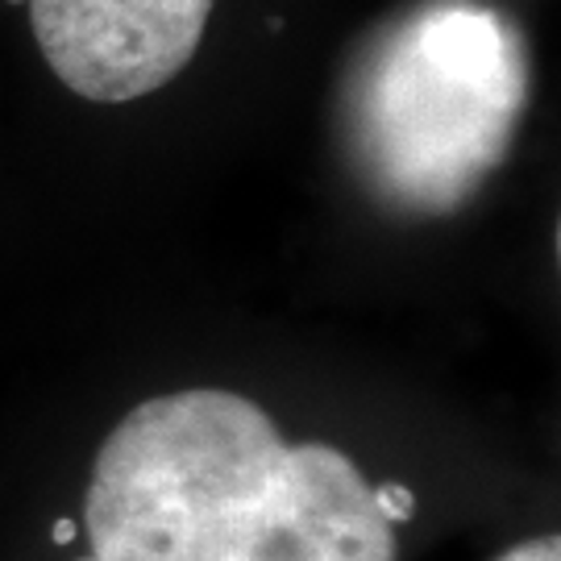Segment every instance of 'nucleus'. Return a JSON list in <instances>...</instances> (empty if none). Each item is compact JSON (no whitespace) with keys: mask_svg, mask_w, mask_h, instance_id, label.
<instances>
[{"mask_svg":"<svg viewBox=\"0 0 561 561\" xmlns=\"http://www.w3.org/2000/svg\"><path fill=\"white\" fill-rule=\"evenodd\" d=\"M30 9L46 67L76 96L129 104L196 59L217 0H9Z\"/></svg>","mask_w":561,"mask_h":561,"instance_id":"3","label":"nucleus"},{"mask_svg":"<svg viewBox=\"0 0 561 561\" xmlns=\"http://www.w3.org/2000/svg\"><path fill=\"white\" fill-rule=\"evenodd\" d=\"M524 104L520 30L482 0H424L354 59L345 141L379 201L442 217L503 167Z\"/></svg>","mask_w":561,"mask_h":561,"instance_id":"2","label":"nucleus"},{"mask_svg":"<svg viewBox=\"0 0 561 561\" xmlns=\"http://www.w3.org/2000/svg\"><path fill=\"white\" fill-rule=\"evenodd\" d=\"M495 561H561V541L549 533V537H533V541H520L512 549H503Z\"/></svg>","mask_w":561,"mask_h":561,"instance_id":"5","label":"nucleus"},{"mask_svg":"<svg viewBox=\"0 0 561 561\" xmlns=\"http://www.w3.org/2000/svg\"><path fill=\"white\" fill-rule=\"evenodd\" d=\"M83 533L80 561H396L354 458L225 387L154 396L104 437Z\"/></svg>","mask_w":561,"mask_h":561,"instance_id":"1","label":"nucleus"},{"mask_svg":"<svg viewBox=\"0 0 561 561\" xmlns=\"http://www.w3.org/2000/svg\"><path fill=\"white\" fill-rule=\"evenodd\" d=\"M50 537H55V545H71L76 537H80V520L62 516V520H55V528H50Z\"/></svg>","mask_w":561,"mask_h":561,"instance_id":"6","label":"nucleus"},{"mask_svg":"<svg viewBox=\"0 0 561 561\" xmlns=\"http://www.w3.org/2000/svg\"><path fill=\"white\" fill-rule=\"evenodd\" d=\"M375 503H379V512L391 524L412 520V512H416V495H412L408 486H400V482H382V486H375Z\"/></svg>","mask_w":561,"mask_h":561,"instance_id":"4","label":"nucleus"}]
</instances>
